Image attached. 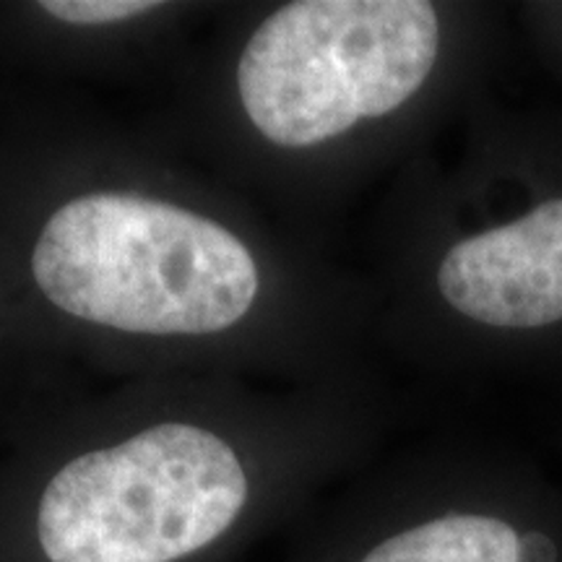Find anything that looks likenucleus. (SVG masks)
I'll use <instances>...</instances> for the list:
<instances>
[{"label": "nucleus", "instance_id": "7ed1b4c3", "mask_svg": "<svg viewBox=\"0 0 562 562\" xmlns=\"http://www.w3.org/2000/svg\"><path fill=\"white\" fill-rule=\"evenodd\" d=\"M245 501L248 476L229 442L167 422L55 472L37 542L50 562H175L216 542Z\"/></svg>", "mask_w": 562, "mask_h": 562}, {"label": "nucleus", "instance_id": "f03ea898", "mask_svg": "<svg viewBox=\"0 0 562 562\" xmlns=\"http://www.w3.org/2000/svg\"><path fill=\"white\" fill-rule=\"evenodd\" d=\"M438 47V13L425 0H300L248 40L237 91L266 140L307 149L412 100Z\"/></svg>", "mask_w": 562, "mask_h": 562}, {"label": "nucleus", "instance_id": "423d86ee", "mask_svg": "<svg viewBox=\"0 0 562 562\" xmlns=\"http://www.w3.org/2000/svg\"><path fill=\"white\" fill-rule=\"evenodd\" d=\"M37 9L63 21V24L102 26L144 16V13L157 11L161 5L154 0H42Z\"/></svg>", "mask_w": 562, "mask_h": 562}, {"label": "nucleus", "instance_id": "f257e3e1", "mask_svg": "<svg viewBox=\"0 0 562 562\" xmlns=\"http://www.w3.org/2000/svg\"><path fill=\"white\" fill-rule=\"evenodd\" d=\"M30 273L70 318L125 334L209 336L258 297V263L220 222L144 195L89 193L50 214Z\"/></svg>", "mask_w": 562, "mask_h": 562}, {"label": "nucleus", "instance_id": "39448f33", "mask_svg": "<svg viewBox=\"0 0 562 562\" xmlns=\"http://www.w3.org/2000/svg\"><path fill=\"white\" fill-rule=\"evenodd\" d=\"M360 562H562L558 539L495 513H446L383 539Z\"/></svg>", "mask_w": 562, "mask_h": 562}, {"label": "nucleus", "instance_id": "20e7f679", "mask_svg": "<svg viewBox=\"0 0 562 562\" xmlns=\"http://www.w3.org/2000/svg\"><path fill=\"white\" fill-rule=\"evenodd\" d=\"M453 311L484 326L537 328L562 321V199L456 243L438 269Z\"/></svg>", "mask_w": 562, "mask_h": 562}]
</instances>
